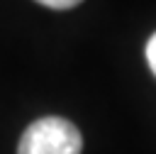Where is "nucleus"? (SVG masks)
<instances>
[{
    "label": "nucleus",
    "instance_id": "f257e3e1",
    "mask_svg": "<svg viewBox=\"0 0 156 154\" xmlns=\"http://www.w3.org/2000/svg\"><path fill=\"white\" fill-rule=\"evenodd\" d=\"M83 137L71 120L63 117H39L34 120L17 147V154H80Z\"/></svg>",
    "mask_w": 156,
    "mask_h": 154
},
{
    "label": "nucleus",
    "instance_id": "7ed1b4c3",
    "mask_svg": "<svg viewBox=\"0 0 156 154\" xmlns=\"http://www.w3.org/2000/svg\"><path fill=\"white\" fill-rule=\"evenodd\" d=\"M37 2H41L46 7H54V10H68V7H76L83 0H37Z\"/></svg>",
    "mask_w": 156,
    "mask_h": 154
},
{
    "label": "nucleus",
    "instance_id": "f03ea898",
    "mask_svg": "<svg viewBox=\"0 0 156 154\" xmlns=\"http://www.w3.org/2000/svg\"><path fill=\"white\" fill-rule=\"evenodd\" d=\"M146 64H149V68H151L154 76H156V32H154L151 39L146 42Z\"/></svg>",
    "mask_w": 156,
    "mask_h": 154
}]
</instances>
